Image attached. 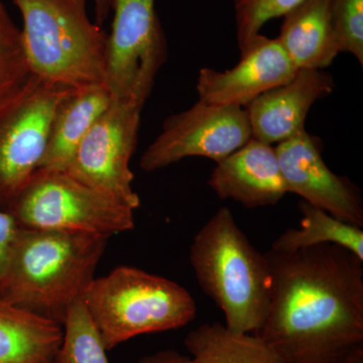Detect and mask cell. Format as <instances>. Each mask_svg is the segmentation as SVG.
I'll use <instances>...</instances> for the list:
<instances>
[{
	"label": "cell",
	"instance_id": "cell-1",
	"mask_svg": "<svg viewBox=\"0 0 363 363\" xmlns=\"http://www.w3.org/2000/svg\"><path fill=\"white\" fill-rule=\"evenodd\" d=\"M272 297L257 335L289 363H336L363 343V260L335 245L266 253Z\"/></svg>",
	"mask_w": 363,
	"mask_h": 363
},
{
	"label": "cell",
	"instance_id": "cell-2",
	"mask_svg": "<svg viewBox=\"0 0 363 363\" xmlns=\"http://www.w3.org/2000/svg\"><path fill=\"white\" fill-rule=\"evenodd\" d=\"M108 238L21 227L0 302L63 326L95 279Z\"/></svg>",
	"mask_w": 363,
	"mask_h": 363
},
{
	"label": "cell",
	"instance_id": "cell-3",
	"mask_svg": "<svg viewBox=\"0 0 363 363\" xmlns=\"http://www.w3.org/2000/svg\"><path fill=\"white\" fill-rule=\"evenodd\" d=\"M189 259L203 292L223 312L226 328L257 333L271 304V267L228 208L218 209L196 233Z\"/></svg>",
	"mask_w": 363,
	"mask_h": 363
},
{
	"label": "cell",
	"instance_id": "cell-4",
	"mask_svg": "<svg viewBox=\"0 0 363 363\" xmlns=\"http://www.w3.org/2000/svg\"><path fill=\"white\" fill-rule=\"evenodd\" d=\"M13 1L32 75L74 89L105 85L107 33L90 21L87 0Z\"/></svg>",
	"mask_w": 363,
	"mask_h": 363
},
{
	"label": "cell",
	"instance_id": "cell-5",
	"mask_svg": "<svg viewBox=\"0 0 363 363\" xmlns=\"http://www.w3.org/2000/svg\"><path fill=\"white\" fill-rule=\"evenodd\" d=\"M82 301L107 351L143 334L181 328L197 314L184 286L133 267L93 279Z\"/></svg>",
	"mask_w": 363,
	"mask_h": 363
},
{
	"label": "cell",
	"instance_id": "cell-6",
	"mask_svg": "<svg viewBox=\"0 0 363 363\" xmlns=\"http://www.w3.org/2000/svg\"><path fill=\"white\" fill-rule=\"evenodd\" d=\"M21 227L109 238L135 228V210L63 171L38 169L11 203Z\"/></svg>",
	"mask_w": 363,
	"mask_h": 363
},
{
	"label": "cell",
	"instance_id": "cell-7",
	"mask_svg": "<svg viewBox=\"0 0 363 363\" xmlns=\"http://www.w3.org/2000/svg\"><path fill=\"white\" fill-rule=\"evenodd\" d=\"M72 89L30 75L0 104V210L39 169L57 105Z\"/></svg>",
	"mask_w": 363,
	"mask_h": 363
},
{
	"label": "cell",
	"instance_id": "cell-8",
	"mask_svg": "<svg viewBox=\"0 0 363 363\" xmlns=\"http://www.w3.org/2000/svg\"><path fill=\"white\" fill-rule=\"evenodd\" d=\"M105 86L113 99L145 105L167 60L156 0H112Z\"/></svg>",
	"mask_w": 363,
	"mask_h": 363
},
{
	"label": "cell",
	"instance_id": "cell-9",
	"mask_svg": "<svg viewBox=\"0 0 363 363\" xmlns=\"http://www.w3.org/2000/svg\"><path fill=\"white\" fill-rule=\"evenodd\" d=\"M143 105L113 99L83 138L66 173L84 185L111 196L133 210L140 199L133 189L130 169Z\"/></svg>",
	"mask_w": 363,
	"mask_h": 363
},
{
	"label": "cell",
	"instance_id": "cell-10",
	"mask_svg": "<svg viewBox=\"0 0 363 363\" xmlns=\"http://www.w3.org/2000/svg\"><path fill=\"white\" fill-rule=\"evenodd\" d=\"M252 138L245 109L199 101L187 111L172 114L162 133L140 157L145 172H155L189 157H204L216 162L225 159Z\"/></svg>",
	"mask_w": 363,
	"mask_h": 363
},
{
	"label": "cell",
	"instance_id": "cell-11",
	"mask_svg": "<svg viewBox=\"0 0 363 363\" xmlns=\"http://www.w3.org/2000/svg\"><path fill=\"white\" fill-rule=\"evenodd\" d=\"M289 193L328 212L332 216L363 226V203L357 186L336 175L325 164L319 140L303 130L274 147Z\"/></svg>",
	"mask_w": 363,
	"mask_h": 363
},
{
	"label": "cell",
	"instance_id": "cell-12",
	"mask_svg": "<svg viewBox=\"0 0 363 363\" xmlns=\"http://www.w3.org/2000/svg\"><path fill=\"white\" fill-rule=\"evenodd\" d=\"M230 70L202 68L197 79L199 101L219 106L247 107L262 93L286 84L297 73L278 39L255 35Z\"/></svg>",
	"mask_w": 363,
	"mask_h": 363
},
{
	"label": "cell",
	"instance_id": "cell-13",
	"mask_svg": "<svg viewBox=\"0 0 363 363\" xmlns=\"http://www.w3.org/2000/svg\"><path fill=\"white\" fill-rule=\"evenodd\" d=\"M335 88L330 74L316 69H298L288 83L262 93L247 105L252 138L272 145L305 130L308 112L315 102Z\"/></svg>",
	"mask_w": 363,
	"mask_h": 363
},
{
	"label": "cell",
	"instance_id": "cell-14",
	"mask_svg": "<svg viewBox=\"0 0 363 363\" xmlns=\"http://www.w3.org/2000/svg\"><path fill=\"white\" fill-rule=\"evenodd\" d=\"M208 185L220 199L250 209L276 205L289 193L276 150L253 138L216 162Z\"/></svg>",
	"mask_w": 363,
	"mask_h": 363
},
{
	"label": "cell",
	"instance_id": "cell-15",
	"mask_svg": "<svg viewBox=\"0 0 363 363\" xmlns=\"http://www.w3.org/2000/svg\"><path fill=\"white\" fill-rule=\"evenodd\" d=\"M111 101L104 84L69 91L57 105L39 169L66 172L83 138Z\"/></svg>",
	"mask_w": 363,
	"mask_h": 363
},
{
	"label": "cell",
	"instance_id": "cell-16",
	"mask_svg": "<svg viewBox=\"0 0 363 363\" xmlns=\"http://www.w3.org/2000/svg\"><path fill=\"white\" fill-rule=\"evenodd\" d=\"M277 39L298 69L322 70L341 52L331 18V0H304L284 16Z\"/></svg>",
	"mask_w": 363,
	"mask_h": 363
},
{
	"label": "cell",
	"instance_id": "cell-17",
	"mask_svg": "<svg viewBox=\"0 0 363 363\" xmlns=\"http://www.w3.org/2000/svg\"><path fill=\"white\" fill-rule=\"evenodd\" d=\"M63 326L0 302V363H56Z\"/></svg>",
	"mask_w": 363,
	"mask_h": 363
},
{
	"label": "cell",
	"instance_id": "cell-18",
	"mask_svg": "<svg viewBox=\"0 0 363 363\" xmlns=\"http://www.w3.org/2000/svg\"><path fill=\"white\" fill-rule=\"evenodd\" d=\"M185 346L195 363H289L257 334L238 333L219 322L190 331Z\"/></svg>",
	"mask_w": 363,
	"mask_h": 363
},
{
	"label": "cell",
	"instance_id": "cell-19",
	"mask_svg": "<svg viewBox=\"0 0 363 363\" xmlns=\"http://www.w3.org/2000/svg\"><path fill=\"white\" fill-rule=\"evenodd\" d=\"M302 219L298 228H289L272 242L271 250L291 253L323 245L346 248L363 260V231L332 216L328 212L302 201L298 205Z\"/></svg>",
	"mask_w": 363,
	"mask_h": 363
},
{
	"label": "cell",
	"instance_id": "cell-20",
	"mask_svg": "<svg viewBox=\"0 0 363 363\" xmlns=\"http://www.w3.org/2000/svg\"><path fill=\"white\" fill-rule=\"evenodd\" d=\"M63 330L56 363H109L107 350L82 300L72 305Z\"/></svg>",
	"mask_w": 363,
	"mask_h": 363
},
{
	"label": "cell",
	"instance_id": "cell-21",
	"mask_svg": "<svg viewBox=\"0 0 363 363\" xmlns=\"http://www.w3.org/2000/svg\"><path fill=\"white\" fill-rule=\"evenodd\" d=\"M30 75L21 28L0 0V104L20 89Z\"/></svg>",
	"mask_w": 363,
	"mask_h": 363
},
{
	"label": "cell",
	"instance_id": "cell-22",
	"mask_svg": "<svg viewBox=\"0 0 363 363\" xmlns=\"http://www.w3.org/2000/svg\"><path fill=\"white\" fill-rule=\"evenodd\" d=\"M240 51L259 35L267 21L284 16L304 0H233Z\"/></svg>",
	"mask_w": 363,
	"mask_h": 363
},
{
	"label": "cell",
	"instance_id": "cell-23",
	"mask_svg": "<svg viewBox=\"0 0 363 363\" xmlns=\"http://www.w3.org/2000/svg\"><path fill=\"white\" fill-rule=\"evenodd\" d=\"M331 18L341 52L363 65V0H331Z\"/></svg>",
	"mask_w": 363,
	"mask_h": 363
},
{
	"label": "cell",
	"instance_id": "cell-24",
	"mask_svg": "<svg viewBox=\"0 0 363 363\" xmlns=\"http://www.w3.org/2000/svg\"><path fill=\"white\" fill-rule=\"evenodd\" d=\"M21 227L13 215L0 210V297L6 285L14 243Z\"/></svg>",
	"mask_w": 363,
	"mask_h": 363
},
{
	"label": "cell",
	"instance_id": "cell-25",
	"mask_svg": "<svg viewBox=\"0 0 363 363\" xmlns=\"http://www.w3.org/2000/svg\"><path fill=\"white\" fill-rule=\"evenodd\" d=\"M138 363H195L193 358L181 354L175 350H161L143 357Z\"/></svg>",
	"mask_w": 363,
	"mask_h": 363
},
{
	"label": "cell",
	"instance_id": "cell-26",
	"mask_svg": "<svg viewBox=\"0 0 363 363\" xmlns=\"http://www.w3.org/2000/svg\"><path fill=\"white\" fill-rule=\"evenodd\" d=\"M96 14V23L101 26L111 11L112 0H93Z\"/></svg>",
	"mask_w": 363,
	"mask_h": 363
},
{
	"label": "cell",
	"instance_id": "cell-27",
	"mask_svg": "<svg viewBox=\"0 0 363 363\" xmlns=\"http://www.w3.org/2000/svg\"><path fill=\"white\" fill-rule=\"evenodd\" d=\"M336 363H363V343L354 346Z\"/></svg>",
	"mask_w": 363,
	"mask_h": 363
}]
</instances>
